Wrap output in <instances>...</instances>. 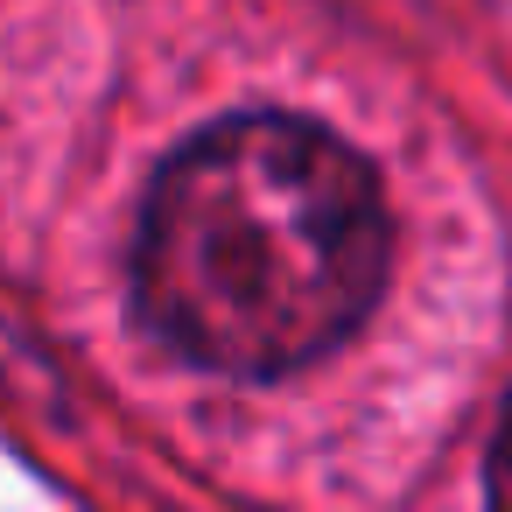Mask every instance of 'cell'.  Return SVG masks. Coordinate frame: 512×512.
<instances>
[{"instance_id":"6da1fadb","label":"cell","mask_w":512,"mask_h":512,"mask_svg":"<svg viewBox=\"0 0 512 512\" xmlns=\"http://www.w3.org/2000/svg\"><path fill=\"white\" fill-rule=\"evenodd\" d=\"M393 225L358 148L253 113L176 148L141 204L134 295L190 365L274 379L337 351L386 288Z\"/></svg>"},{"instance_id":"7a4b0ae2","label":"cell","mask_w":512,"mask_h":512,"mask_svg":"<svg viewBox=\"0 0 512 512\" xmlns=\"http://www.w3.org/2000/svg\"><path fill=\"white\" fill-rule=\"evenodd\" d=\"M491 512H512V400H505V421L491 442Z\"/></svg>"}]
</instances>
